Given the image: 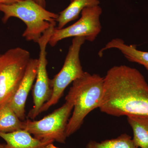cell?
<instances>
[{
	"label": "cell",
	"instance_id": "1",
	"mask_svg": "<svg viewBox=\"0 0 148 148\" xmlns=\"http://www.w3.org/2000/svg\"><path fill=\"white\" fill-rule=\"evenodd\" d=\"M99 108L115 116H148V84L137 69L125 65L109 69L104 78Z\"/></svg>",
	"mask_w": 148,
	"mask_h": 148
},
{
	"label": "cell",
	"instance_id": "2",
	"mask_svg": "<svg viewBox=\"0 0 148 148\" xmlns=\"http://www.w3.org/2000/svg\"><path fill=\"white\" fill-rule=\"evenodd\" d=\"M104 84V78L100 75L85 72L73 82L65 98L66 101L73 105V114L66 128L67 137L80 128L88 114L99 108L103 97Z\"/></svg>",
	"mask_w": 148,
	"mask_h": 148
},
{
	"label": "cell",
	"instance_id": "3",
	"mask_svg": "<svg viewBox=\"0 0 148 148\" xmlns=\"http://www.w3.org/2000/svg\"><path fill=\"white\" fill-rule=\"evenodd\" d=\"M2 18L6 23L10 18L21 19L26 26L22 36L27 41L38 43L43 33L53 24H56L58 14L51 12L33 0H23L11 4H0Z\"/></svg>",
	"mask_w": 148,
	"mask_h": 148
},
{
	"label": "cell",
	"instance_id": "4",
	"mask_svg": "<svg viewBox=\"0 0 148 148\" xmlns=\"http://www.w3.org/2000/svg\"><path fill=\"white\" fill-rule=\"evenodd\" d=\"M30 58L28 51L11 49L0 57V106L9 103L23 79Z\"/></svg>",
	"mask_w": 148,
	"mask_h": 148
},
{
	"label": "cell",
	"instance_id": "5",
	"mask_svg": "<svg viewBox=\"0 0 148 148\" xmlns=\"http://www.w3.org/2000/svg\"><path fill=\"white\" fill-rule=\"evenodd\" d=\"M73 105L66 101L60 108L39 121L27 119L22 121V129L42 141L66 143V131Z\"/></svg>",
	"mask_w": 148,
	"mask_h": 148
},
{
	"label": "cell",
	"instance_id": "6",
	"mask_svg": "<svg viewBox=\"0 0 148 148\" xmlns=\"http://www.w3.org/2000/svg\"><path fill=\"white\" fill-rule=\"evenodd\" d=\"M85 40L84 37H75L72 40L63 67L53 79H50L52 89L51 97L42 107L40 114L47 110L58 103L67 86L84 73L81 64L79 54L81 48Z\"/></svg>",
	"mask_w": 148,
	"mask_h": 148
},
{
	"label": "cell",
	"instance_id": "7",
	"mask_svg": "<svg viewBox=\"0 0 148 148\" xmlns=\"http://www.w3.org/2000/svg\"><path fill=\"white\" fill-rule=\"evenodd\" d=\"M102 12L100 5L84 8L75 23L61 29L54 28L48 44L54 47L61 40L71 37H84L86 40L93 42L102 29L100 17Z\"/></svg>",
	"mask_w": 148,
	"mask_h": 148
},
{
	"label": "cell",
	"instance_id": "8",
	"mask_svg": "<svg viewBox=\"0 0 148 148\" xmlns=\"http://www.w3.org/2000/svg\"><path fill=\"white\" fill-rule=\"evenodd\" d=\"M55 26L56 24L51 25L43 33L38 42L40 52L36 81L33 88L34 106L28 114V118L31 119H34L39 114L42 107L49 101L52 95L50 79L49 78L47 70V61L46 49Z\"/></svg>",
	"mask_w": 148,
	"mask_h": 148
},
{
	"label": "cell",
	"instance_id": "9",
	"mask_svg": "<svg viewBox=\"0 0 148 148\" xmlns=\"http://www.w3.org/2000/svg\"><path fill=\"white\" fill-rule=\"evenodd\" d=\"M38 64V59L31 58L23 79L13 97L9 102L12 108L21 120L25 119V105L36 77Z\"/></svg>",
	"mask_w": 148,
	"mask_h": 148
},
{
	"label": "cell",
	"instance_id": "10",
	"mask_svg": "<svg viewBox=\"0 0 148 148\" xmlns=\"http://www.w3.org/2000/svg\"><path fill=\"white\" fill-rule=\"evenodd\" d=\"M32 135L24 129L10 133L0 132V137L6 143L5 148H44L53 143L38 140Z\"/></svg>",
	"mask_w": 148,
	"mask_h": 148
},
{
	"label": "cell",
	"instance_id": "11",
	"mask_svg": "<svg viewBox=\"0 0 148 148\" xmlns=\"http://www.w3.org/2000/svg\"><path fill=\"white\" fill-rule=\"evenodd\" d=\"M110 49H118L128 61L144 66L148 72V51L138 50L136 45H128L121 39L115 38L111 40L99 51V56L103 55V51Z\"/></svg>",
	"mask_w": 148,
	"mask_h": 148
},
{
	"label": "cell",
	"instance_id": "12",
	"mask_svg": "<svg viewBox=\"0 0 148 148\" xmlns=\"http://www.w3.org/2000/svg\"><path fill=\"white\" fill-rule=\"evenodd\" d=\"M100 3L99 0H72L70 5L58 14L56 29L64 28L69 22L77 19L84 8L99 5Z\"/></svg>",
	"mask_w": 148,
	"mask_h": 148
},
{
	"label": "cell",
	"instance_id": "13",
	"mask_svg": "<svg viewBox=\"0 0 148 148\" xmlns=\"http://www.w3.org/2000/svg\"><path fill=\"white\" fill-rule=\"evenodd\" d=\"M127 120L133 131L135 145L148 148V116H127Z\"/></svg>",
	"mask_w": 148,
	"mask_h": 148
},
{
	"label": "cell",
	"instance_id": "14",
	"mask_svg": "<svg viewBox=\"0 0 148 148\" xmlns=\"http://www.w3.org/2000/svg\"><path fill=\"white\" fill-rule=\"evenodd\" d=\"M22 129V121L9 103L0 106V132L10 133Z\"/></svg>",
	"mask_w": 148,
	"mask_h": 148
},
{
	"label": "cell",
	"instance_id": "15",
	"mask_svg": "<svg viewBox=\"0 0 148 148\" xmlns=\"http://www.w3.org/2000/svg\"><path fill=\"white\" fill-rule=\"evenodd\" d=\"M86 148H138L129 135L122 134L114 139L104 140L98 143L90 141Z\"/></svg>",
	"mask_w": 148,
	"mask_h": 148
},
{
	"label": "cell",
	"instance_id": "16",
	"mask_svg": "<svg viewBox=\"0 0 148 148\" xmlns=\"http://www.w3.org/2000/svg\"><path fill=\"white\" fill-rule=\"evenodd\" d=\"M23 0H0V4H11Z\"/></svg>",
	"mask_w": 148,
	"mask_h": 148
},
{
	"label": "cell",
	"instance_id": "17",
	"mask_svg": "<svg viewBox=\"0 0 148 148\" xmlns=\"http://www.w3.org/2000/svg\"><path fill=\"white\" fill-rule=\"evenodd\" d=\"M33 1H34L35 2L38 4L40 5L41 6L44 8H45L46 2L45 0H33Z\"/></svg>",
	"mask_w": 148,
	"mask_h": 148
},
{
	"label": "cell",
	"instance_id": "18",
	"mask_svg": "<svg viewBox=\"0 0 148 148\" xmlns=\"http://www.w3.org/2000/svg\"><path fill=\"white\" fill-rule=\"evenodd\" d=\"M44 148H59L56 147L53 145V143H49L48 145H47Z\"/></svg>",
	"mask_w": 148,
	"mask_h": 148
},
{
	"label": "cell",
	"instance_id": "19",
	"mask_svg": "<svg viewBox=\"0 0 148 148\" xmlns=\"http://www.w3.org/2000/svg\"><path fill=\"white\" fill-rule=\"evenodd\" d=\"M0 148H5V145L0 144Z\"/></svg>",
	"mask_w": 148,
	"mask_h": 148
},
{
	"label": "cell",
	"instance_id": "20",
	"mask_svg": "<svg viewBox=\"0 0 148 148\" xmlns=\"http://www.w3.org/2000/svg\"><path fill=\"white\" fill-rule=\"evenodd\" d=\"M1 54H0V57H1Z\"/></svg>",
	"mask_w": 148,
	"mask_h": 148
},
{
	"label": "cell",
	"instance_id": "21",
	"mask_svg": "<svg viewBox=\"0 0 148 148\" xmlns=\"http://www.w3.org/2000/svg\"><path fill=\"white\" fill-rule=\"evenodd\" d=\"M72 1V0H71V1Z\"/></svg>",
	"mask_w": 148,
	"mask_h": 148
}]
</instances>
